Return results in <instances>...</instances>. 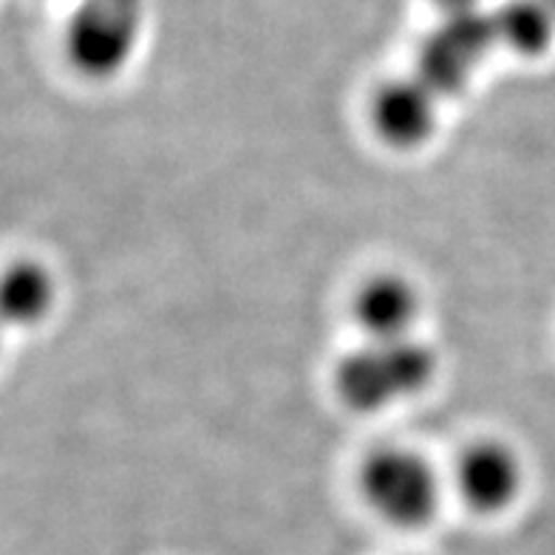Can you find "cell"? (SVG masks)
Returning <instances> with one entry per match:
<instances>
[{"mask_svg": "<svg viewBox=\"0 0 555 555\" xmlns=\"http://www.w3.org/2000/svg\"><path fill=\"white\" fill-rule=\"evenodd\" d=\"M437 374V358L414 337L369 340L337 360L332 383L344 405L369 414L411 400Z\"/></svg>", "mask_w": 555, "mask_h": 555, "instance_id": "1", "label": "cell"}, {"mask_svg": "<svg viewBox=\"0 0 555 555\" xmlns=\"http://www.w3.org/2000/svg\"><path fill=\"white\" fill-rule=\"evenodd\" d=\"M358 490L374 516L402 530L428 525L439 507L437 470L411 448L386 446L365 453L358 468Z\"/></svg>", "mask_w": 555, "mask_h": 555, "instance_id": "2", "label": "cell"}, {"mask_svg": "<svg viewBox=\"0 0 555 555\" xmlns=\"http://www.w3.org/2000/svg\"><path fill=\"white\" fill-rule=\"evenodd\" d=\"M142 26V0H80L66 31V57L88 80L114 77L128 63Z\"/></svg>", "mask_w": 555, "mask_h": 555, "instance_id": "3", "label": "cell"}, {"mask_svg": "<svg viewBox=\"0 0 555 555\" xmlns=\"http://www.w3.org/2000/svg\"><path fill=\"white\" fill-rule=\"evenodd\" d=\"M493 49L496 35L482 9L442 15V23L420 46L416 77L442 100L468 86Z\"/></svg>", "mask_w": 555, "mask_h": 555, "instance_id": "4", "label": "cell"}, {"mask_svg": "<svg viewBox=\"0 0 555 555\" xmlns=\"http://www.w3.org/2000/svg\"><path fill=\"white\" fill-rule=\"evenodd\" d=\"M453 485L474 513L496 516L511 511L525 488V465L519 453L502 439H476L456 456Z\"/></svg>", "mask_w": 555, "mask_h": 555, "instance_id": "5", "label": "cell"}, {"mask_svg": "<svg viewBox=\"0 0 555 555\" xmlns=\"http://www.w3.org/2000/svg\"><path fill=\"white\" fill-rule=\"evenodd\" d=\"M439 96L420 77H397L383 82L369 105L374 133L397 151H414L428 142L437 128Z\"/></svg>", "mask_w": 555, "mask_h": 555, "instance_id": "6", "label": "cell"}, {"mask_svg": "<svg viewBox=\"0 0 555 555\" xmlns=\"http://www.w3.org/2000/svg\"><path fill=\"white\" fill-rule=\"evenodd\" d=\"M423 300L411 278L400 272H374L351 295V318L369 340H400L411 337Z\"/></svg>", "mask_w": 555, "mask_h": 555, "instance_id": "7", "label": "cell"}, {"mask_svg": "<svg viewBox=\"0 0 555 555\" xmlns=\"http://www.w3.org/2000/svg\"><path fill=\"white\" fill-rule=\"evenodd\" d=\"M57 278L37 258H15L0 270V326L31 330L52 314Z\"/></svg>", "mask_w": 555, "mask_h": 555, "instance_id": "8", "label": "cell"}, {"mask_svg": "<svg viewBox=\"0 0 555 555\" xmlns=\"http://www.w3.org/2000/svg\"><path fill=\"white\" fill-rule=\"evenodd\" d=\"M490 23L496 46L519 57H541L555 40V15L544 0H504Z\"/></svg>", "mask_w": 555, "mask_h": 555, "instance_id": "9", "label": "cell"}, {"mask_svg": "<svg viewBox=\"0 0 555 555\" xmlns=\"http://www.w3.org/2000/svg\"><path fill=\"white\" fill-rule=\"evenodd\" d=\"M442 15H460V12H476L482 0H431Z\"/></svg>", "mask_w": 555, "mask_h": 555, "instance_id": "10", "label": "cell"}, {"mask_svg": "<svg viewBox=\"0 0 555 555\" xmlns=\"http://www.w3.org/2000/svg\"><path fill=\"white\" fill-rule=\"evenodd\" d=\"M544 3H547L550 12H553V15H555V0H544Z\"/></svg>", "mask_w": 555, "mask_h": 555, "instance_id": "11", "label": "cell"}, {"mask_svg": "<svg viewBox=\"0 0 555 555\" xmlns=\"http://www.w3.org/2000/svg\"><path fill=\"white\" fill-rule=\"evenodd\" d=\"M0 349H3V326H0Z\"/></svg>", "mask_w": 555, "mask_h": 555, "instance_id": "12", "label": "cell"}]
</instances>
